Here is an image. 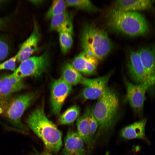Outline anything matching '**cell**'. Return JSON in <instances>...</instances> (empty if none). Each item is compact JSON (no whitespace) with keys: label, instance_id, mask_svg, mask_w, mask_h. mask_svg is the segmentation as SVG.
I'll list each match as a JSON object with an SVG mask.
<instances>
[{"label":"cell","instance_id":"1","mask_svg":"<svg viewBox=\"0 0 155 155\" xmlns=\"http://www.w3.org/2000/svg\"><path fill=\"white\" fill-rule=\"evenodd\" d=\"M26 122L50 152L57 153L59 152L62 145V133L46 117L43 108H38L32 111Z\"/></svg>","mask_w":155,"mask_h":155},{"label":"cell","instance_id":"2","mask_svg":"<svg viewBox=\"0 0 155 155\" xmlns=\"http://www.w3.org/2000/svg\"><path fill=\"white\" fill-rule=\"evenodd\" d=\"M119 107L117 94L113 90L108 87L98 98L93 108L94 115L98 124L94 137L95 140L112 129L117 119Z\"/></svg>","mask_w":155,"mask_h":155},{"label":"cell","instance_id":"3","mask_svg":"<svg viewBox=\"0 0 155 155\" xmlns=\"http://www.w3.org/2000/svg\"><path fill=\"white\" fill-rule=\"evenodd\" d=\"M108 22L113 30L131 37L144 35L148 30L144 16L136 11L114 9L109 13Z\"/></svg>","mask_w":155,"mask_h":155},{"label":"cell","instance_id":"4","mask_svg":"<svg viewBox=\"0 0 155 155\" xmlns=\"http://www.w3.org/2000/svg\"><path fill=\"white\" fill-rule=\"evenodd\" d=\"M81 44L83 51L102 60L110 52L112 42L107 33L94 25L87 24L83 28Z\"/></svg>","mask_w":155,"mask_h":155},{"label":"cell","instance_id":"5","mask_svg":"<svg viewBox=\"0 0 155 155\" xmlns=\"http://www.w3.org/2000/svg\"><path fill=\"white\" fill-rule=\"evenodd\" d=\"M35 97L34 94L30 92L12 96L0 109V115L3 116L21 132L27 133L28 129L22 122L21 118Z\"/></svg>","mask_w":155,"mask_h":155},{"label":"cell","instance_id":"6","mask_svg":"<svg viewBox=\"0 0 155 155\" xmlns=\"http://www.w3.org/2000/svg\"><path fill=\"white\" fill-rule=\"evenodd\" d=\"M49 57L46 51L39 56H33L21 63L19 67L10 74L18 78L29 76L38 77L48 67Z\"/></svg>","mask_w":155,"mask_h":155},{"label":"cell","instance_id":"7","mask_svg":"<svg viewBox=\"0 0 155 155\" xmlns=\"http://www.w3.org/2000/svg\"><path fill=\"white\" fill-rule=\"evenodd\" d=\"M126 88L124 101L128 102L135 113L139 116L142 115L145 94L149 90L145 84H134L126 79L125 80Z\"/></svg>","mask_w":155,"mask_h":155},{"label":"cell","instance_id":"8","mask_svg":"<svg viewBox=\"0 0 155 155\" xmlns=\"http://www.w3.org/2000/svg\"><path fill=\"white\" fill-rule=\"evenodd\" d=\"M112 73L94 79L84 77L81 82L84 88L82 95L85 99L93 100L98 98L107 88L108 82Z\"/></svg>","mask_w":155,"mask_h":155},{"label":"cell","instance_id":"9","mask_svg":"<svg viewBox=\"0 0 155 155\" xmlns=\"http://www.w3.org/2000/svg\"><path fill=\"white\" fill-rule=\"evenodd\" d=\"M71 90V86L61 78L54 80L51 88V101L53 113L58 115L64 102Z\"/></svg>","mask_w":155,"mask_h":155},{"label":"cell","instance_id":"10","mask_svg":"<svg viewBox=\"0 0 155 155\" xmlns=\"http://www.w3.org/2000/svg\"><path fill=\"white\" fill-rule=\"evenodd\" d=\"M129 75L137 84H144L149 89L154 86L144 67L138 51H132L128 62Z\"/></svg>","mask_w":155,"mask_h":155},{"label":"cell","instance_id":"11","mask_svg":"<svg viewBox=\"0 0 155 155\" xmlns=\"http://www.w3.org/2000/svg\"><path fill=\"white\" fill-rule=\"evenodd\" d=\"M24 87L22 79L12 76L10 74L0 77V109L12 94Z\"/></svg>","mask_w":155,"mask_h":155},{"label":"cell","instance_id":"12","mask_svg":"<svg viewBox=\"0 0 155 155\" xmlns=\"http://www.w3.org/2000/svg\"><path fill=\"white\" fill-rule=\"evenodd\" d=\"M62 155H86L84 141L78 132L69 129Z\"/></svg>","mask_w":155,"mask_h":155},{"label":"cell","instance_id":"13","mask_svg":"<svg viewBox=\"0 0 155 155\" xmlns=\"http://www.w3.org/2000/svg\"><path fill=\"white\" fill-rule=\"evenodd\" d=\"M40 38L38 26L34 21L33 31L30 36L21 45L18 52V54L17 60L22 63L30 58L36 51Z\"/></svg>","mask_w":155,"mask_h":155},{"label":"cell","instance_id":"14","mask_svg":"<svg viewBox=\"0 0 155 155\" xmlns=\"http://www.w3.org/2000/svg\"><path fill=\"white\" fill-rule=\"evenodd\" d=\"M144 67L153 85H155V44L143 47L138 51Z\"/></svg>","mask_w":155,"mask_h":155},{"label":"cell","instance_id":"15","mask_svg":"<svg viewBox=\"0 0 155 155\" xmlns=\"http://www.w3.org/2000/svg\"><path fill=\"white\" fill-rule=\"evenodd\" d=\"M92 109L87 108L83 114L77 118L78 132L82 138L88 148V152L92 148L94 139L91 136L90 129L89 117Z\"/></svg>","mask_w":155,"mask_h":155},{"label":"cell","instance_id":"16","mask_svg":"<svg viewBox=\"0 0 155 155\" xmlns=\"http://www.w3.org/2000/svg\"><path fill=\"white\" fill-rule=\"evenodd\" d=\"M146 121L147 119L144 118L124 127L121 131V136L127 140L142 139L149 143L145 133Z\"/></svg>","mask_w":155,"mask_h":155},{"label":"cell","instance_id":"17","mask_svg":"<svg viewBox=\"0 0 155 155\" xmlns=\"http://www.w3.org/2000/svg\"><path fill=\"white\" fill-rule=\"evenodd\" d=\"M154 1L149 0H121L115 2V8L123 11H135L150 8Z\"/></svg>","mask_w":155,"mask_h":155},{"label":"cell","instance_id":"18","mask_svg":"<svg viewBox=\"0 0 155 155\" xmlns=\"http://www.w3.org/2000/svg\"><path fill=\"white\" fill-rule=\"evenodd\" d=\"M58 32L61 50L63 53H66L71 49L73 44L72 20L64 25Z\"/></svg>","mask_w":155,"mask_h":155},{"label":"cell","instance_id":"19","mask_svg":"<svg viewBox=\"0 0 155 155\" xmlns=\"http://www.w3.org/2000/svg\"><path fill=\"white\" fill-rule=\"evenodd\" d=\"M61 77L64 81L71 85L80 84L84 77L72 64L67 63L63 66Z\"/></svg>","mask_w":155,"mask_h":155},{"label":"cell","instance_id":"20","mask_svg":"<svg viewBox=\"0 0 155 155\" xmlns=\"http://www.w3.org/2000/svg\"><path fill=\"white\" fill-rule=\"evenodd\" d=\"M80 112L79 108L76 105L69 108L60 116L58 121V124L67 125L73 123L78 117Z\"/></svg>","mask_w":155,"mask_h":155},{"label":"cell","instance_id":"21","mask_svg":"<svg viewBox=\"0 0 155 155\" xmlns=\"http://www.w3.org/2000/svg\"><path fill=\"white\" fill-rule=\"evenodd\" d=\"M51 19V30L57 32L64 25L72 20L71 16L66 11L53 16Z\"/></svg>","mask_w":155,"mask_h":155},{"label":"cell","instance_id":"22","mask_svg":"<svg viewBox=\"0 0 155 155\" xmlns=\"http://www.w3.org/2000/svg\"><path fill=\"white\" fill-rule=\"evenodd\" d=\"M90 55L83 51L80 53L74 59L72 65L80 72L85 73L86 66Z\"/></svg>","mask_w":155,"mask_h":155},{"label":"cell","instance_id":"23","mask_svg":"<svg viewBox=\"0 0 155 155\" xmlns=\"http://www.w3.org/2000/svg\"><path fill=\"white\" fill-rule=\"evenodd\" d=\"M67 6L75 7L78 9L89 11H94L97 8L88 0H65Z\"/></svg>","mask_w":155,"mask_h":155},{"label":"cell","instance_id":"24","mask_svg":"<svg viewBox=\"0 0 155 155\" xmlns=\"http://www.w3.org/2000/svg\"><path fill=\"white\" fill-rule=\"evenodd\" d=\"M67 6L65 1L63 0L53 1L52 4L47 12L46 17L51 19L53 16L66 11Z\"/></svg>","mask_w":155,"mask_h":155},{"label":"cell","instance_id":"25","mask_svg":"<svg viewBox=\"0 0 155 155\" xmlns=\"http://www.w3.org/2000/svg\"><path fill=\"white\" fill-rule=\"evenodd\" d=\"M99 61L96 57L90 55L88 60L84 74L90 75L94 74L96 71Z\"/></svg>","mask_w":155,"mask_h":155},{"label":"cell","instance_id":"26","mask_svg":"<svg viewBox=\"0 0 155 155\" xmlns=\"http://www.w3.org/2000/svg\"><path fill=\"white\" fill-rule=\"evenodd\" d=\"M18 55V53L13 57L4 62L0 63V70L8 69L12 71L15 70L16 62Z\"/></svg>","mask_w":155,"mask_h":155},{"label":"cell","instance_id":"27","mask_svg":"<svg viewBox=\"0 0 155 155\" xmlns=\"http://www.w3.org/2000/svg\"><path fill=\"white\" fill-rule=\"evenodd\" d=\"M89 123L91 134L94 140L95 135L98 127V124L93 113V108L92 109L89 117Z\"/></svg>","mask_w":155,"mask_h":155},{"label":"cell","instance_id":"28","mask_svg":"<svg viewBox=\"0 0 155 155\" xmlns=\"http://www.w3.org/2000/svg\"><path fill=\"white\" fill-rule=\"evenodd\" d=\"M8 51V47L7 44L3 41L0 40V61L7 57Z\"/></svg>","mask_w":155,"mask_h":155},{"label":"cell","instance_id":"29","mask_svg":"<svg viewBox=\"0 0 155 155\" xmlns=\"http://www.w3.org/2000/svg\"><path fill=\"white\" fill-rule=\"evenodd\" d=\"M41 155H51L49 153H44L43 154H42Z\"/></svg>","mask_w":155,"mask_h":155},{"label":"cell","instance_id":"30","mask_svg":"<svg viewBox=\"0 0 155 155\" xmlns=\"http://www.w3.org/2000/svg\"><path fill=\"white\" fill-rule=\"evenodd\" d=\"M2 21L1 20V19L0 18V27L1 26V25H2Z\"/></svg>","mask_w":155,"mask_h":155},{"label":"cell","instance_id":"31","mask_svg":"<svg viewBox=\"0 0 155 155\" xmlns=\"http://www.w3.org/2000/svg\"></svg>","mask_w":155,"mask_h":155}]
</instances>
